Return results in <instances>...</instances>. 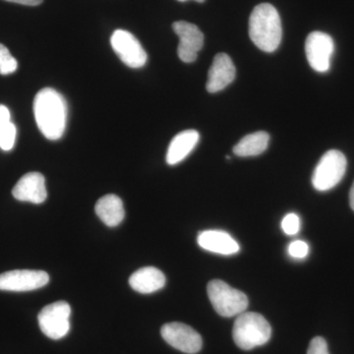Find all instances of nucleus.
Wrapping results in <instances>:
<instances>
[{
	"label": "nucleus",
	"instance_id": "obj_1",
	"mask_svg": "<svg viewBox=\"0 0 354 354\" xmlns=\"http://www.w3.org/2000/svg\"><path fill=\"white\" fill-rule=\"evenodd\" d=\"M35 120L46 138L55 141L64 136L67 121V104L64 95L53 88L39 91L34 100Z\"/></svg>",
	"mask_w": 354,
	"mask_h": 354
},
{
	"label": "nucleus",
	"instance_id": "obj_2",
	"mask_svg": "<svg viewBox=\"0 0 354 354\" xmlns=\"http://www.w3.org/2000/svg\"><path fill=\"white\" fill-rule=\"evenodd\" d=\"M249 37L261 50L274 53L283 38L281 17L272 4H259L249 18Z\"/></svg>",
	"mask_w": 354,
	"mask_h": 354
},
{
	"label": "nucleus",
	"instance_id": "obj_3",
	"mask_svg": "<svg viewBox=\"0 0 354 354\" xmlns=\"http://www.w3.org/2000/svg\"><path fill=\"white\" fill-rule=\"evenodd\" d=\"M272 328L269 322L254 312H243L237 316L232 330L235 344L243 351L264 346L271 339Z\"/></svg>",
	"mask_w": 354,
	"mask_h": 354
},
{
	"label": "nucleus",
	"instance_id": "obj_4",
	"mask_svg": "<svg viewBox=\"0 0 354 354\" xmlns=\"http://www.w3.org/2000/svg\"><path fill=\"white\" fill-rule=\"evenodd\" d=\"M207 291L209 301L218 315L239 316L248 307V298L242 291L235 290L220 279L209 281Z\"/></svg>",
	"mask_w": 354,
	"mask_h": 354
},
{
	"label": "nucleus",
	"instance_id": "obj_5",
	"mask_svg": "<svg viewBox=\"0 0 354 354\" xmlns=\"http://www.w3.org/2000/svg\"><path fill=\"white\" fill-rule=\"evenodd\" d=\"M346 156L337 150L328 151L321 158L312 176V184L316 190L328 191L341 183L346 171Z\"/></svg>",
	"mask_w": 354,
	"mask_h": 354
},
{
	"label": "nucleus",
	"instance_id": "obj_6",
	"mask_svg": "<svg viewBox=\"0 0 354 354\" xmlns=\"http://www.w3.org/2000/svg\"><path fill=\"white\" fill-rule=\"evenodd\" d=\"M71 307L66 301L44 306L38 315L39 329L51 339H60L68 334Z\"/></svg>",
	"mask_w": 354,
	"mask_h": 354
},
{
	"label": "nucleus",
	"instance_id": "obj_7",
	"mask_svg": "<svg viewBox=\"0 0 354 354\" xmlns=\"http://www.w3.org/2000/svg\"><path fill=\"white\" fill-rule=\"evenodd\" d=\"M335 51L334 39L323 32H312L305 43V53L310 66L320 73L329 71Z\"/></svg>",
	"mask_w": 354,
	"mask_h": 354
},
{
	"label": "nucleus",
	"instance_id": "obj_8",
	"mask_svg": "<svg viewBox=\"0 0 354 354\" xmlns=\"http://www.w3.org/2000/svg\"><path fill=\"white\" fill-rule=\"evenodd\" d=\"M111 44L121 62L130 68H141L146 64L147 53L131 32L116 30L111 36Z\"/></svg>",
	"mask_w": 354,
	"mask_h": 354
},
{
	"label": "nucleus",
	"instance_id": "obj_9",
	"mask_svg": "<svg viewBox=\"0 0 354 354\" xmlns=\"http://www.w3.org/2000/svg\"><path fill=\"white\" fill-rule=\"evenodd\" d=\"M160 335L169 346L184 353L195 354L201 351V335L190 326L183 323H167L160 329Z\"/></svg>",
	"mask_w": 354,
	"mask_h": 354
},
{
	"label": "nucleus",
	"instance_id": "obj_10",
	"mask_svg": "<svg viewBox=\"0 0 354 354\" xmlns=\"http://www.w3.org/2000/svg\"><path fill=\"white\" fill-rule=\"evenodd\" d=\"M50 276L44 271L14 270L0 274V290L31 291L48 285Z\"/></svg>",
	"mask_w": 354,
	"mask_h": 354
},
{
	"label": "nucleus",
	"instance_id": "obj_11",
	"mask_svg": "<svg viewBox=\"0 0 354 354\" xmlns=\"http://www.w3.org/2000/svg\"><path fill=\"white\" fill-rule=\"evenodd\" d=\"M172 29L178 36L179 46L177 48L178 57L185 64H191L197 59L198 53L204 46V35L196 25L185 21H177Z\"/></svg>",
	"mask_w": 354,
	"mask_h": 354
},
{
	"label": "nucleus",
	"instance_id": "obj_12",
	"mask_svg": "<svg viewBox=\"0 0 354 354\" xmlns=\"http://www.w3.org/2000/svg\"><path fill=\"white\" fill-rule=\"evenodd\" d=\"M12 194L18 201L41 204L48 198L44 176L39 172H28L14 186Z\"/></svg>",
	"mask_w": 354,
	"mask_h": 354
},
{
	"label": "nucleus",
	"instance_id": "obj_13",
	"mask_svg": "<svg viewBox=\"0 0 354 354\" xmlns=\"http://www.w3.org/2000/svg\"><path fill=\"white\" fill-rule=\"evenodd\" d=\"M235 74L236 69L232 58L227 53H218L209 67L207 91L212 94L223 91L234 82Z\"/></svg>",
	"mask_w": 354,
	"mask_h": 354
},
{
	"label": "nucleus",
	"instance_id": "obj_14",
	"mask_svg": "<svg viewBox=\"0 0 354 354\" xmlns=\"http://www.w3.org/2000/svg\"><path fill=\"white\" fill-rule=\"evenodd\" d=\"M201 248L221 255H234L239 252V244L227 232L221 230H205L197 239Z\"/></svg>",
	"mask_w": 354,
	"mask_h": 354
},
{
	"label": "nucleus",
	"instance_id": "obj_15",
	"mask_svg": "<svg viewBox=\"0 0 354 354\" xmlns=\"http://www.w3.org/2000/svg\"><path fill=\"white\" fill-rule=\"evenodd\" d=\"M129 285L137 292L148 295L164 288L165 276L157 268L144 267L131 274Z\"/></svg>",
	"mask_w": 354,
	"mask_h": 354
},
{
	"label": "nucleus",
	"instance_id": "obj_16",
	"mask_svg": "<svg viewBox=\"0 0 354 354\" xmlns=\"http://www.w3.org/2000/svg\"><path fill=\"white\" fill-rule=\"evenodd\" d=\"M199 139L200 135L196 130H185L178 133L169 144L167 153V164L174 165L183 162L194 150Z\"/></svg>",
	"mask_w": 354,
	"mask_h": 354
},
{
	"label": "nucleus",
	"instance_id": "obj_17",
	"mask_svg": "<svg viewBox=\"0 0 354 354\" xmlns=\"http://www.w3.org/2000/svg\"><path fill=\"white\" fill-rule=\"evenodd\" d=\"M95 211L100 220L109 227H118L124 220L123 202L116 195L109 194L102 197L95 204Z\"/></svg>",
	"mask_w": 354,
	"mask_h": 354
},
{
	"label": "nucleus",
	"instance_id": "obj_18",
	"mask_svg": "<svg viewBox=\"0 0 354 354\" xmlns=\"http://www.w3.org/2000/svg\"><path fill=\"white\" fill-rule=\"evenodd\" d=\"M269 141L270 136L267 132L251 133V134L243 137L234 147V153L239 157H255L267 150Z\"/></svg>",
	"mask_w": 354,
	"mask_h": 354
},
{
	"label": "nucleus",
	"instance_id": "obj_19",
	"mask_svg": "<svg viewBox=\"0 0 354 354\" xmlns=\"http://www.w3.org/2000/svg\"><path fill=\"white\" fill-rule=\"evenodd\" d=\"M18 62L4 44H0V75H10L17 70Z\"/></svg>",
	"mask_w": 354,
	"mask_h": 354
},
{
	"label": "nucleus",
	"instance_id": "obj_20",
	"mask_svg": "<svg viewBox=\"0 0 354 354\" xmlns=\"http://www.w3.org/2000/svg\"><path fill=\"white\" fill-rule=\"evenodd\" d=\"M16 127L12 121L0 128V149L3 151L12 150L15 145Z\"/></svg>",
	"mask_w": 354,
	"mask_h": 354
},
{
	"label": "nucleus",
	"instance_id": "obj_21",
	"mask_svg": "<svg viewBox=\"0 0 354 354\" xmlns=\"http://www.w3.org/2000/svg\"><path fill=\"white\" fill-rule=\"evenodd\" d=\"M281 228L288 235H295L300 230V218L297 214H288L281 221Z\"/></svg>",
	"mask_w": 354,
	"mask_h": 354
},
{
	"label": "nucleus",
	"instance_id": "obj_22",
	"mask_svg": "<svg viewBox=\"0 0 354 354\" xmlns=\"http://www.w3.org/2000/svg\"><path fill=\"white\" fill-rule=\"evenodd\" d=\"M288 254L295 259H304L308 256L309 245L302 241L291 242L288 246Z\"/></svg>",
	"mask_w": 354,
	"mask_h": 354
},
{
	"label": "nucleus",
	"instance_id": "obj_23",
	"mask_svg": "<svg viewBox=\"0 0 354 354\" xmlns=\"http://www.w3.org/2000/svg\"><path fill=\"white\" fill-rule=\"evenodd\" d=\"M307 354H330L327 342L321 337H316L310 342Z\"/></svg>",
	"mask_w": 354,
	"mask_h": 354
},
{
	"label": "nucleus",
	"instance_id": "obj_24",
	"mask_svg": "<svg viewBox=\"0 0 354 354\" xmlns=\"http://www.w3.org/2000/svg\"><path fill=\"white\" fill-rule=\"evenodd\" d=\"M11 122V114L9 109L3 104H0V128Z\"/></svg>",
	"mask_w": 354,
	"mask_h": 354
},
{
	"label": "nucleus",
	"instance_id": "obj_25",
	"mask_svg": "<svg viewBox=\"0 0 354 354\" xmlns=\"http://www.w3.org/2000/svg\"><path fill=\"white\" fill-rule=\"evenodd\" d=\"M6 1L14 2V3L22 4V6H39L44 0H6Z\"/></svg>",
	"mask_w": 354,
	"mask_h": 354
},
{
	"label": "nucleus",
	"instance_id": "obj_26",
	"mask_svg": "<svg viewBox=\"0 0 354 354\" xmlns=\"http://www.w3.org/2000/svg\"><path fill=\"white\" fill-rule=\"evenodd\" d=\"M349 204H351V209L354 211V183L351 186V192H349Z\"/></svg>",
	"mask_w": 354,
	"mask_h": 354
},
{
	"label": "nucleus",
	"instance_id": "obj_27",
	"mask_svg": "<svg viewBox=\"0 0 354 354\" xmlns=\"http://www.w3.org/2000/svg\"><path fill=\"white\" fill-rule=\"evenodd\" d=\"M178 1L185 2V1H188V0H178ZM194 1L199 2V3H202V2H204L205 0H194Z\"/></svg>",
	"mask_w": 354,
	"mask_h": 354
}]
</instances>
